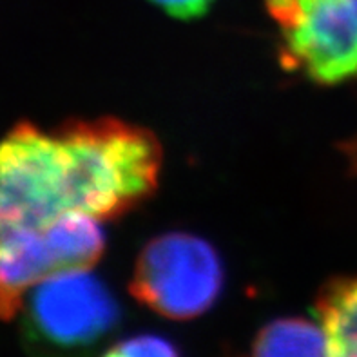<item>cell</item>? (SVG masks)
I'll use <instances>...</instances> for the list:
<instances>
[{"label": "cell", "mask_w": 357, "mask_h": 357, "mask_svg": "<svg viewBox=\"0 0 357 357\" xmlns=\"http://www.w3.org/2000/svg\"><path fill=\"white\" fill-rule=\"evenodd\" d=\"M151 2L162 8L171 17L190 20V18L204 17L214 0H151Z\"/></svg>", "instance_id": "cell-8"}, {"label": "cell", "mask_w": 357, "mask_h": 357, "mask_svg": "<svg viewBox=\"0 0 357 357\" xmlns=\"http://www.w3.org/2000/svg\"><path fill=\"white\" fill-rule=\"evenodd\" d=\"M252 357H326V341L319 323L278 319L254 341Z\"/></svg>", "instance_id": "cell-6"}, {"label": "cell", "mask_w": 357, "mask_h": 357, "mask_svg": "<svg viewBox=\"0 0 357 357\" xmlns=\"http://www.w3.org/2000/svg\"><path fill=\"white\" fill-rule=\"evenodd\" d=\"M100 357H180L169 341L158 335H136L120 341Z\"/></svg>", "instance_id": "cell-7"}, {"label": "cell", "mask_w": 357, "mask_h": 357, "mask_svg": "<svg viewBox=\"0 0 357 357\" xmlns=\"http://www.w3.org/2000/svg\"><path fill=\"white\" fill-rule=\"evenodd\" d=\"M18 314L29 357H100L122 319L113 292L91 271L45 278L27 292Z\"/></svg>", "instance_id": "cell-2"}, {"label": "cell", "mask_w": 357, "mask_h": 357, "mask_svg": "<svg viewBox=\"0 0 357 357\" xmlns=\"http://www.w3.org/2000/svg\"><path fill=\"white\" fill-rule=\"evenodd\" d=\"M281 60L308 80L334 86L357 75V0H267Z\"/></svg>", "instance_id": "cell-4"}, {"label": "cell", "mask_w": 357, "mask_h": 357, "mask_svg": "<svg viewBox=\"0 0 357 357\" xmlns=\"http://www.w3.org/2000/svg\"><path fill=\"white\" fill-rule=\"evenodd\" d=\"M326 357H357V276L335 280L316 301Z\"/></svg>", "instance_id": "cell-5"}, {"label": "cell", "mask_w": 357, "mask_h": 357, "mask_svg": "<svg viewBox=\"0 0 357 357\" xmlns=\"http://www.w3.org/2000/svg\"><path fill=\"white\" fill-rule=\"evenodd\" d=\"M160 169L156 136L122 120L54 131L20 123L0 142V223L44 229L71 214L114 220L153 195Z\"/></svg>", "instance_id": "cell-1"}, {"label": "cell", "mask_w": 357, "mask_h": 357, "mask_svg": "<svg viewBox=\"0 0 357 357\" xmlns=\"http://www.w3.org/2000/svg\"><path fill=\"white\" fill-rule=\"evenodd\" d=\"M222 287L223 268L216 250L198 236L171 232L142 249L129 290L160 316L187 321L207 312Z\"/></svg>", "instance_id": "cell-3"}, {"label": "cell", "mask_w": 357, "mask_h": 357, "mask_svg": "<svg viewBox=\"0 0 357 357\" xmlns=\"http://www.w3.org/2000/svg\"><path fill=\"white\" fill-rule=\"evenodd\" d=\"M343 151L344 154H347V160H349L350 167H352V171L357 174V136L354 140H350L349 144H344Z\"/></svg>", "instance_id": "cell-9"}]
</instances>
